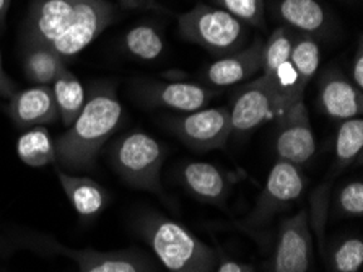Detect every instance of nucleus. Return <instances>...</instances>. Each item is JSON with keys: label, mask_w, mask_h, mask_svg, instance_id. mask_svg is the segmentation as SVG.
<instances>
[{"label": "nucleus", "mask_w": 363, "mask_h": 272, "mask_svg": "<svg viewBox=\"0 0 363 272\" xmlns=\"http://www.w3.org/2000/svg\"><path fill=\"white\" fill-rule=\"evenodd\" d=\"M339 210L349 217H362L363 215V183L352 181L342 187L337 199Z\"/></svg>", "instance_id": "obj_28"}, {"label": "nucleus", "mask_w": 363, "mask_h": 272, "mask_svg": "<svg viewBox=\"0 0 363 272\" xmlns=\"http://www.w3.org/2000/svg\"><path fill=\"white\" fill-rule=\"evenodd\" d=\"M118 20L109 0H31L21 41L26 49H48L67 60L80 54Z\"/></svg>", "instance_id": "obj_1"}, {"label": "nucleus", "mask_w": 363, "mask_h": 272, "mask_svg": "<svg viewBox=\"0 0 363 272\" xmlns=\"http://www.w3.org/2000/svg\"><path fill=\"white\" fill-rule=\"evenodd\" d=\"M124 49L139 60H157L164 51L162 33L155 26L140 23L132 26L124 35Z\"/></svg>", "instance_id": "obj_22"}, {"label": "nucleus", "mask_w": 363, "mask_h": 272, "mask_svg": "<svg viewBox=\"0 0 363 272\" xmlns=\"http://www.w3.org/2000/svg\"><path fill=\"white\" fill-rule=\"evenodd\" d=\"M178 31L183 40L197 44L216 58L240 51L250 44L247 28L216 5L197 4L178 16Z\"/></svg>", "instance_id": "obj_4"}, {"label": "nucleus", "mask_w": 363, "mask_h": 272, "mask_svg": "<svg viewBox=\"0 0 363 272\" xmlns=\"http://www.w3.org/2000/svg\"><path fill=\"white\" fill-rule=\"evenodd\" d=\"M10 4H12V0H0V30H4L5 26V20H7Z\"/></svg>", "instance_id": "obj_32"}, {"label": "nucleus", "mask_w": 363, "mask_h": 272, "mask_svg": "<svg viewBox=\"0 0 363 272\" xmlns=\"http://www.w3.org/2000/svg\"><path fill=\"white\" fill-rule=\"evenodd\" d=\"M56 171L60 186H62L65 196L69 197L70 204L74 205L77 214L82 217H93L106 207L108 196L96 181L84 176L67 175L59 168Z\"/></svg>", "instance_id": "obj_17"}, {"label": "nucleus", "mask_w": 363, "mask_h": 272, "mask_svg": "<svg viewBox=\"0 0 363 272\" xmlns=\"http://www.w3.org/2000/svg\"><path fill=\"white\" fill-rule=\"evenodd\" d=\"M52 95L56 102L59 119L65 127H69L84 109L86 102L85 88L82 82L67 69V65L59 72L52 82Z\"/></svg>", "instance_id": "obj_19"}, {"label": "nucleus", "mask_w": 363, "mask_h": 272, "mask_svg": "<svg viewBox=\"0 0 363 272\" xmlns=\"http://www.w3.org/2000/svg\"><path fill=\"white\" fill-rule=\"evenodd\" d=\"M111 162L114 170L139 190L162 191V166L164 162V148L150 134L135 131L116 138L111 146Z\"/></svg>", "instance_id": "obj_5"}, {"label": "nucleus", "mask_w": 363, "mask_h": 272, "mask_svg": "<svg viewBox=\"0 0 363 272\" xmlns=\"http://www.w3.org/2000/svg\"><path fill=\"white\" fill-rule=\"evenodd\" d=\"M350 80L354 85L363 92V44H362V36L359 38V46H357L355 58L352 60L350 67Z\"/></svg>", "instance_id": "obj_29"}, {"label": "nucleus", "mask_w": 363, "mask_h": 272, "mask_svg": "<svg viewBox=\"0 0 363 272\" xmlns=\"http://www.w3.org/2000/svg\"><path fill=\"white\" fill-rule=\"evenodd\" d=\"M140 230L157 258L169 272H211L216 254L184 225L163 217H148Z\"/></svg>", "instance_id": "obj_3"}, {"label": "nucleus", "mask_w": 363, "mask_h": 272, "mask_svg": "<svg viewBox=\"0 0 363 272\" xmlns=\"http://www.w3.org/2000/svg\"><path fill=\"white\" fill-rule=\"evenodd\" d=\"M311 264L313 238L306 210H301L280 225L272 272H308Z\"/></svg>", "instance_id": "obj_10"}, {"label": "nucleus", "mask_w": 363, "mask_h": 272, "mask_svg": "<svg viewBox=\"0 0 363 272\" xmlns=\"http://www.w3.org/2000/svg\"><path fill=\"white\" fill-rule=\"evenodd\" d=\"M228 114L232 136H247L266 121L280 118L276 102L257 79L246 82L236 92L232 107L228 108Z\"/></svg>", "instance_id": "obj_11"}, {"label": "nucleus", "mask_w": 363, "mask_h": 272, "mask_svg": "<svg viewBox=\"0 0 363 272\" xmlns=\"http://www.w3.org/2000/svg\"><path fill=\"white\" fill-rule=\"evenodd\" d=\"M289 60L291 67H294L296 72L300 85L306 90L308 83L311 82L318 69H320V62H321L320 41L313 40L310 36H303V35H298V33H295Z\"/></svg>", "instance_id": "obj_23"}, {"label": "nucleus", "mask_w": 363, "mask_h": 272, "mask_svg": "<svg viewBox=\"0 0 363 272\" xmlns=\"http://www.w3.org/2000/svg\"><path fill=\"white\" fill-rule=\"evenodd\" d=\"M264 64V41L255 38L240 51L217 58L203 70V80L212 88H225L250 82Z\"/></svg>", "instance_id": "obj_12"}, {"label": "nucleus", "mask_w": 363, "mask_h": 272, "mask_svg": "<svg viewBox=\"0 0 363 272\" xmlns=\"http://www.w3.org/2000/svg\"><path fill=\"white\" fill-rule=\"evenodd\" d=\"M16 153L26 166L43 168L48 165H57L54 138L44 126L31 127L25 131L16 142Z\"/></svg>", "instance_id": "obj_20"}, {"label": "nucleus", "mask_w": 363, "mask_h": 272, "mask_svg": "<svg viewBox=\"0 0 363 272\" xmlns=\"http://www.w3.org/2000/svg\"><path fill=\"white\" fill-rule=\"evenodd\" d=\"M279 124L276 146H274L277 160H284L301 168L316 153V138L305 102L296 103L285 111L279 118Z\"/></svg>", "instance_id": "obj_9"}, {"label": "nucleus", "mask_w": 363, "mask_h": 272, "mask_svg": "<svg viewBox=\"0 0 363 272\" xmlns=\"http://www.w3.org/2000/svg\"><path fill=\"white\" fill-rule=\"evenodd\" d=\"M363 264V241L360 238H349L335 248L333 266L335 272H359Z\"/></svg>", "instance_id": "obj_27"}, {"label": "nucleus", "mask_w": 363, "mask_h": 272, "mask_svg": "<svg viewBox=\"0 0 363 272\" xmlns=\"http://www.w3.org/2000/svg\"><path fill=\"white\" fill-rule=\"evenodd\" d=\"M305 176L300 166L277 160L269 171L266 186L257 197L256 207L251 214V222L261 225L279 210L287 209L305 191Z\"/></svg>", "instance_id": "obj_8"}, {"label": "nucleus", "mask_w": 363, "mask_h": 272, "mask_svg": "<svg viewBox=\"0 0 363 272\" xmlns=\"http://www.w3.org/2000/svg\"><path fill=\"white\" fill-rule=\"evenodd\" d=\"M65 65L67 64L62 59L48 51V49H26L25 51L23 70L26 79L33 85L51 87L57 74Z\"/></svg>", "instance_id": "obj_24"}, {"label": "nucleus", "mask_w": 363, "mask_h": 272, "mask_svg": "<svg viewBox=\"0 0 363 272\" xmlns=\"http://www.w3.org/2000/svg\"><path fill=\"white\" fill-rule=\"evenodd\" d=\"M295 33L287 26L280 25L271 33L267 41H264V64L261 75H269L276 70L279 65L287 62L290 59L291 44H294Z\"/></svg>", "instance_id": "obj_25"}, {"label": "nucleus", "mask_w": 363, "mask_h": 272, "mask_svg": "<svg viewBox=\"0 0 363 272\" xmlns=\"http://www.w3.org/2000/svg\"><path fill=\"white\" fill-rule=\"evenodd\" d=\"M123 119V104L113 87H96L85 107L64 134L54 138L57 165L69 170H88Z\"/></svg>", "instance_id": "obj_2"}, {"label": "nucleus", "mask_w": 363, "mask_h": 272, "mask_svg": "<svg viewBox=\"0 0 363 272\" xmlns=\"http://www.w3.org/2000/svg\"><path fill=\"white\" fill-rule=\"evenodd\" d=\"M272 10L280 25L316 41L326 38L333 30L331 15L318 0H277Z\"/></svg>", "instance_id": "obj_15"}, {"label": "nucleus", "mask_w": 363, "mask_h": 272, "mask_svg": "<svg viewBox=\"0 0 363 272\" xmlns=\"http://www.w3.org/2000/svg\"><path fill=\"white\" fill-rule=\"evenodd\" d=\"M64 253L77 261L82 272H148L145 261L135 253H96L72 251Z\"/></svg>", "instance_id": "obj_18"}, {"label": "nucleus", "mask_w": 363, "mask_h": 272, "mask_svg": "<svg viewBox=\"0 0 363 272\" xmlns=\"http://www.w3.org/2000/svg\"><path fill=\"white\" fill-rule=\"evenodd\" d=\"M7 114L18 129L52 124L59 121L52 88L48 85H33L25 90H16L9 98Z\"/></svg>", "instance_id": "obj_14"}, {"label": "nucleus", "mask_w": 363, "mask_h": 272, "mask_svg": "<svg viewBox=\"0 0 363 272\" xmlns=\"http://www.w3.org/2000/svg\"><path fill=\"white\" fill-rule=\"evenodd\" d=\"M363 119L352 118L340 121L334 138V170L342 171L349 165L362 160Z\"/></svg>", "instance_id": "obj_21"}, {"label": "nucleus", "mask_w": 363, "mask_h": 272, "mask_svg": "<svg viewBox=\"0 0 363 272\" xmlns=\"http://www.w3.org/2000/svg\"><path fill=\"white\" fill-rule=\"evenodd\" d=\"M213 4L246 26L262 28L266 23L264 0H213Z\"/></svg>", "instance_id": "obj_26"}, {"label": "nucleus", "mask_w": 363, "mask_h": 272, "mask_svg": "<svg viewBox=\"0 0 363 272\" xmlns=\"http://www.w3.org/2000/svg\"><path fill=\"white\" fill-rule=\"evenodd\" d=\"M168 124L176 137L196 152L222 148L232 137L228 108H202L176 116Z\"/></svg>", "instance_id": "obj_6"}, {"label": "nucleus", "mask_w": 363, "mask_h": 272, "mask_svg": "<svg viewBox=\"0 0 363 272\" xmlns=\"http://www.w3.org/2000/svg\"><path fill=\"white\" fill-rule=\"evenodd\" d=\"M217 272H255V269L250 264L236 263V261L232 259H222Z\"/></svg>", "instance_id": "obj_31"}, {"label": "nucleus", "mask_w": 363, "mask_h": 272, "mask_svg": "<svg viewBox=\"0 0 363 272\" xmlns=\"http://www.w3.org/2000/svg\"><path fill=\"white\" fill-rule=\"evenodd\" d=\"M318 103L331 119L345 121L362 118L363 92L357 88L342 70L329 67L320 77Z\"/></svg>", "instance_id": "obj_13"}, {"label": "nucleus", "mask_w": 363, "mask_h": 272, "mask_svg": "<svg viewBox=\"0 0 363 272\" xmlns=\"http://www.w3.org/2000/svg\"><path fill=\"white\" fill-rule=\"evenodd\" d=\"M184 186L207 204H220L228 192V180L218 166L208 162H189L181 171Z\"/></svg>", "instance_id": "obj_16"}, {"label": "nucleus", "mask_w": 363, "mask_h": 272, "mask_svg": "<svg viewBox=\"0 0 363 272\" xmlns=\"http://www.w3.org/2000/svg\"><path fill=\"white\" fill-rule=\"evenodd\" d=\"M15 92H16V85L13 83V80L7 75V72H5L2 53H0V97L10 98Z\"/></svg>", "instance_id": "obj_30"}, {"label": "nucleus", "mask_w": 363, "mask_h": 272, "mask_svg": "<svg viewBox=\"0 0 363 272\" xmlns=\"http://www.w3.org/2000/svg\"><path fill=\"white\" fill-rule=\"evenodd\" d=\"M135 93L150 107L186 114L206 108L218 95V88L196 82L142 80L137 83Z\"/></svg>", "instance_id": "obj_7"}]
</instances>
